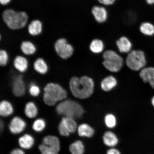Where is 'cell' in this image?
Segmentation results:
<instances>
[{
  "label": "cell",
  "instance_id": "cell-1",
  "mask_svg": "<svg viewBox=\"0 0 154 154\" xmlns=\"http://www.w3.org/2000/svg\"><path fill=\"white\" fill-rule=\"evenodd\" d=\"M71 92L75 97L80 99H86L93 94L94 83L89 77L83 76L80 78L73 77L69 82Z\"/></svg>",
  "mask_w": 154,
  "mask_h": 154
},
{
  "label": "cell",
  "instance_id": "cell-2",
  "mask_svg": "<svg viewBox=\"0 0 154 154\" xmlns=\"http://www.w3.org/2000/svg\"><path fill=\"white\" fill-rule=\"evenodd\" d=\"M43 100L45 104L55 105L57 102L66 99L67 95L66 90L62 86L55 83H49L44 88Z\"/></svg>",
  "mask_w": 154,
  "mask_h": 154
},
{
  "label": "cell",
  "instance_id": "cell-3",
  "mask_svg": "<svg viewBox=\"0 0 154 154\" xmlns=\"http://www.w3.org/2000/svg\"><path fill=\"white\" fill-rule=\"evenodd\" d=\"M56 109L58 114L74 119L82 118L84 113L81 105L71 100L65 99L61 101Z\"/></svg>",
  "mask_w": 154,
  "mask_h": 154
},
{
  "label": "cell",
  "instance_id": "cell-4",
  "mask_svg": "<svg viewBox=\"0 0 154 154\" xmlns=\"http://www.w3.org/2000/svg\"><path fill=\"white\" fill-rule=\"evenodd\" d=\"M2 16L8 26L14 30L23 28L28 20V16L26 13L16 12L12 9H7L4 11Z\"/></svg>",
  "mask_w": 154,
  "mask_h": 154
},
{
  "label": "cell",
  "instance_id": "cell-5",
  "mask_svg": "<svg viewBox=\"0 0 154 154\" xmlns=\"http://www.w3.org/2000/svg\"><path fill=\"white\" fill-rule=\"evenodd\" d=\"M103 64L107 70L112 72H117L123 66V59L115 51L109 50L103 54Z\"/></svg>",
  "mask_w": 154,
  "mask_h": 154
},
{
  "label": "cell",
  "instance_id": "cell-6",
  "mask_svg": "<svg viewBox=\"0 0 154 154\" xmlns=\"http://www.w3.org/2000/svg\"><path fill=\"white\" fill-rule=\"evenodd\" d=\"M127 66L131 69L138 71L145 66L146 60L143 51L134 50L130 52L126 59Z\"/></svg>",
  "mask_w": 154,
  "mask_h": 154
},
{
  "label": "cell",
  "instance_id": "cell-7",
  "mask_svg": "<svg viewBox=\"0 0 154 154\" xmlns=\"http://www.w3.org/2000/svg\"><path fill=\"white\" fill-rule=\"evenodd\" d=\"M42 154H58L60 150V142L57 137L47 136L38 146Z\"/></svg>",
  "mask_w": 154,
  "mask_h": 154
},
{
  "label": "cell",
  "instance_id": "cell-8",
  "mask_svg": "<svg viewBox=\"0 0 154 154\" xmlns=\"http://www.w3.org/2000/svg\"><path fill=\"white\" fill-rule=\"evenodd\" d=\"M54 47L56 52L62 59L69 58L74 53V48L72 45L67 43L65 38H61L57 40Z\"/></svg>",
  "mask_w": 154,
  "mask_h": 154
},
{
  "label": "cell",
  "instance_id": "cell-9",
  "mask_svg": "<svg viewBox=\"0 0 154 154\" xmlns=\"http://www.w3.org/2000/svg\"><path fill=\"white\" fill-rule=\"evenodd\" d=\"M91 12L94 20L98 23H105L108 19V11L104 6L100 5H94L92 7Z\"/></svg>",
  "mask_w": 154,
  "mask_h": 154
},
{
  "label": "cell",
  "instance_id": "cell-10",
  "mask_svg": "<svg viewBox=\"0 0 154 154\" xmlns=\"http://www.w3.org/2000/svg\"><path fill=\"white\" fill-rule=\"evenodd\" d=\"M12 91L14 95L17 97H22L26 91V87L22 75L15 76L11 82Z\"/></svg>",
  "mask_w": 154,
  "mask_h": 154
},
{
  "label": "cell",
  "instance_id": "cell-11",
  "mask_svg": "<svg viewBox=\"0 0 154 154\" xmlns=\"http://www.w3.org/2000/svg\"><path fill=\"white\" fill-rule=\"evenodd\" d=\"M25 121L19 117H13L9 125L10 131L13 134H18L22 132L26 128Z\"/></svg>",
  "mask_w": 154,
  "mask_h": 154
},
{
  "label": "cell",
  "instance_id": "cell-12",
  "mask_svg": "<svg viewBox=\"0 0 154 154\" xmlns=\"http://www.w3.org/2000/svg\"><path fill=\"white\" fill-rule=\"evenodd\" d=\"M103 140L105 145L110 148L115 147L119 142L118 137L114 132L110 131L105 133L103 136Z\"/></svg>",
  "mask_w": 154,
  "mask_h": 154
},
{
  "label": "cell",
  "instance_id": "cell-13",
  "mask_svg": "<svg viewBox=\"0 0 154 154\" xmlns=\"http://www.w3.org/2000/svg\"><path fill=\"white\" fill-rule=\"evenodd\" d=\"M116 45L119 51L122 53L130 52L132 48V43L126 36H121L116 42Z\"/></svg>",
  "mask_w": 154,
  "mask_h": 154
},
{
  "label": "cell",
  "instance_id": "cell-14",
  "mask_svg": "<svg viewBox=\"0 0 154 154\" xmlns=\"http://www.w3.org/2000/svg\"><path fill=\"white\" fill-rule=\"evenodd\" d=\"M140 75L144 82H149L154 89V68L149 67L142 69L140 73Z\"/></svg>",
  "mask_w": 154,
  "mask_h": 154
},
{
  "label": "cell",
  "instance_id": "cell-15",
  "mask_svg": "<svg viewBox=\"0 0 154 154\" xmlns=\"http://www.w3.org/2000/svg\"><path fill=\"white\" fill-rule=\"evenodd\" d=\"M78 134L81 137L91 138L95 134V130L91 126L86 123H83L78 126Z\"/></svg>",
  "mask_w": 154,
  "mask_h": 154
},
{
  "label": "cell",
  "instance_id": "cell-16",
  "mask_svg": "<svg viewBox=\"0 0 154 154\" xmlns=\"http://www.w3.org/2000/svg\"><path fill=\"white\" fill-rule=\"evenodd\" d=\"M13 65L15 69L20 72H24L27 70L28 62L26 57L22 56H18L15 58Z\"/></svg>",
  "mask_w": 154,
  "mask_h": 154
},
{
  "label": "cell",
  "instance_id": "cell-17",
  "mask_svg": "<svg viewBox=\"0 0 154 154\" xmlns=\"http://www.w3.org/2000/svg\"><path fill=\"white\" fill-rule=\"evenodd\" d=\"M14 108L8 101L3 100L0 103V115L2 116L6 117L13 114Z\"/></svg>",
  "mask_w": 154,
  "mask_h": 154
},
{
  "label": "cell",
  "instance_id": "cell-18",
  "mask_svg": "<svg viewBox=\"0 0 154 154\" xmlns=\"http://www.w3.org/2000/svg\"><path fill=\"white\" fill-rule=\"evenodd\" d=\"M34 69L40 74H45L48 70V66L47 62L42 58H38L34 61Z\"/></svg>",
  "mask_w": 154,
  "mask_h": 154
},
{
  "label": "cell",
  "instance_id": "cell-19",
  "mask_svg": "<svg viewBox=\"0 0 154 154\" xmlns=\"http://www.w3.org/2000/svg\"><path fill=\"white\" fill-rule=\"evenodd\" d=\"M117 80L114 77L109 76L102 81L101 86L102 89L105 91H109L116 86Z\"/></svg>",
  "mask_w": 154,
  "mask_h": 154
},
{
  "label": "cell",
  "instance_id": "cell-20",
  "mask_svg": "<svg viewBox=\"0 0 154 154\" xmlns=\"http://www.w3.org/2000/svg\"><path fill=\"white\" fill-rule=\"evenodd\" d=\"M18 142L19 145L23 149H29L34 145V140L33 137L30 135L25 134L19 138Z\"/></svg>",
  "mask_w": 154,
  "mask_h": 154
},
{
  "label": "cell",
  "instance_id": "cell-21",
  "mask_svg": "<svg viewBox=\"0 0 154 154\" xmlns=\"http://www.w3.org/2000/svg\"><path fill=\"white\" fill-rule=\"evenodd\" d=\"M140 32L144 35L152 36L154 35V25L149 22H142L140 24Z\"/></svg>",
  "mask_w": 154,
  "mask_h": 154
},
{
  "label": "cell",
  "instance_id": "cell-22",
  "mask_svg": "<svg viewBox=\"0 0 154 154\" xmlns=\"http://www.w3.org/2000/svg\"><path fill=\"white\" fill-rule=\"evenodd\" d=\"M61 121L70 133H74L78 129V125L75 119L71 117H64Z\"/></svg>",
  "mask_w": 154,
  "mask_h": 154
},
{
  "label": "cell",
  "instance_id": "cell-23",
  "mask_svg": "<svg viewBox=\"0 0 154 154\" xmlns=\"http://www.w3.org/2000/svg\"><path fill=\"white\" fill-rule=\"evenodd\" d=\"M24 112L28 118H35L37 116L38 112L37 107L35 103L32 102H29L27 103L25 106Z\"/></svg>",
  "mask_w": 154,
  "mask_h": 154
},
{
  "label": "cell",
  "instance_id": "cell-24",
  "mask_svg": "<svg viewBox=\"0 0 154 154\" xmlns=\"http://www.w3.org/2000/svg\"><path fill=\"white\" fill-rule=\"evenodd\" d=\"M90 49L94 53H100L102 52L104 48V44L101 39L95 38L92 40L90 45Z\"/></svg>",
  "mask_w": 154,
  "mask_h": 154
},
{
  "label": "cell",
  "instance_id": "cell-25",
  "mask_svg": "<svg viewBox=\"0 0 154 154\" xmlns=\"http://www.w3.org/2000/svg\"><path fill=\"white\" fill-rule=\"evenodd\" d=\"M29 33L32 35H37L42 31V24L38 20L32 21L29 25L28 28Z\"/></svg>",
  "mask_w": 154,
  "mask_h": 154
},
{
  "label": "cell",
  "instance_id": "cell-26",
  "mask_svg": "<svg viewBox=\"0 0 154 154\" xmlns=\"http://www.w3.org/2000/svg\"><path fill=\"white\" fill-rule=\"evenodd\" d=\"M69 150L72 154H84L85 148L83 143L81 140H78L71 144Z\"/></svg>",
  "mask_w": 154,
  "mask_h": 154
},
{
  "label": "cell",
  "instance_id": "cell-27",
  "mask_svg": "<svg viewBox=\"0 0 154 154\" xmlns=\"http://www.w3.org/2000/svg\"><path fill=\"white\" fill-rule=\"evenodd\" d=\"M20 48L22 52L26 55H33L36 51L35 46L32 42L29 41L23 42Z\"/></svg>",
  "mask_w": 154,
  "mask_h": 154
},
{
  "label": "cell",
  "instance_id": "cell-28",
  "mask_svg": "<svg viewBox=\"0 0 154 154\" xmlns=\"http://www.w3.org/2000/svg\"><path fill=\"white\" fill-rule=\"evenodd\" d=\"M104 123L107 128L109 129L115 128L117 124L116 117L111 113L107 114L105 117Z\"/></svg>",
  "mask_w": 154,
  "mask_h": 154
},
{
  "label": "cell",
  "instance_id": "cell-29",
  "mask_svg": "<svg viewBox=\"0 0 154 154\" xmlns=\"http://www.w3.org/2000/svg\"><path fill=\"white\" fill-rule=\"evenodd\" d=\"M46 123L45 121L43 119H38L35 121L32 128L33 129L37 132H40L45 128Z\"/></svg>",
  "mask_w": 154,
  "mask_h": 154
},
{
  "label": "cell",
  "instance_id": "cell-30",
  "mask_svg": "<svg viewBox=\"0 0 154 154\" xmlns=\"http://www.w3.org/2000/svg\"><path fill=\"white\" fill-rule=\"evenodd\" d=\"M29 93L33 97H37L39 95L40 92V88L35 83H32L29 87Z\"/></svg>",
  "mask_w": 154,
  "mask_h": 154
},
{
  "label": "cell",
  "instance_id": "cell-31",
  "mask_svg": "<svg viewBox=\"0 0 154 154\" xmlns=\"http://www.w3.org/2000/svg\"><path fill=\"white\" fill-rule=\"evenodd\" d=\"M9 55L7 52L2 50L0 51V64L2 66H5L8 62Z\"/></svg>",
  "mask_w": 154,
  "mask_h": 154
},
{
  "label": "cell",
  "instance_id": "cell-32",
  "mask_svg": "<svg viewBox=\"0 0 154 154\" xmlns=\"http://www.w3.org/2000/svg\"><path fill=\"white\" fill-rule=\"evenodd\" d=\"M58 130L61 136H69L70 135V133L69 132L68 130H67L65 127V125L63 124L62 121H61L60 122L59 125Z\"/></svg>",
  "mask_w": 154,
  "mask_h": 154
},
{
  "label": "cell",
  "instance_id": "cell-33",
  "mask_svg": "<svg viewBox=\"0 0 154 154\" xmlns=\"http://www.w3.org/2000/svg\"><path fill=\"white\" fill-rule=\"evenodd\" d=\"M116 1V0H97L100 5L106 7L114 5Z\"/></svg>",
  "mask_w": 154,
  "mask_h": 154
},
{
  "label": "cell",
  "instance_id": "cell-34",
  "mask_svg": "<svg viewBox=\"0 0 154 154\" xmlns=\"http://www.w3.org/2000/svg\"><path fill=\"white\" fill-rule=\"evenodd\" d=\"M106 154H121L119 150L115 147L110 148L107 150Z\"/></svg>",
  "mask_w": 154,
  "mask_h": 154
},
{
  "label": "cell",
  "instance_id": "cell-35",
  "mask_svg": "<svg viewBox=\"0 0 154 154\" xmlns=\"http://www.w3.org/2000/svg\"><path fill=\"white\" fill-rule=\"evenodd\" d=\"M10 154H25L24 151L22 149H15L11 152Z\"/></svg>",
  "mask_w": 154,
  "mask_h": 154
},
{
  "label": "cell",
  "instance_id": "cell-36",
  "mask_svg": "<svg viewBox=\"0 0 154 154\" xmlns=\"http://www.w3.org/2000/svg\"><path fill=\"white\" fill-rule=\"evenodd\" d=\"M11 0H0L2 5H5L8 4Z\"/></svg>",
  "mask_w": 154,
  "mask_h": 154
},
{
  "label": "cell",
  "instance_id": "cell-37",
  "mask_svg": "<svg viewBox=\"0 0 154 154\" xmlns=\"http://www.w3.org/2000/svg\"><path fill=\"white\" fill-rule=\"evenodd\" d=\"M146 3L150 5H154V0H146Z\"/></svg>",
  "mask_w": 154,
  "mask_h": 154
},
{
  "label": "cell",
  "instance_id": "cell-38",
  "mask_svg": "<svg viewBox=\"0 0 154 154\" xmlns=\"http://www.w3.org/2000/svg\"><path fill=\"white\" fill-rule=\"evenodd\" d=\"M4 127L3 123L2 120L1 121V126H0V128H1V131L2 132L3 130Z\"/></svg>",
  "mask_w": 154,
  "mask_h": 154
},
{
  "label": "cell",
  "instance_id": "cell-39",
  "mask_svg": "<svg viewBox=\"0 0 154 154\" xmlns=\"http://www.w3.org/2000/svg\"><path fill=\"white\" fill-rule=\"evenodd\" d=\"M152 104L153 106L154 107V96L152 98Z\"/></svg>",
  "mask_w": 154,
  "mask_h": 154
}]
</instances>
